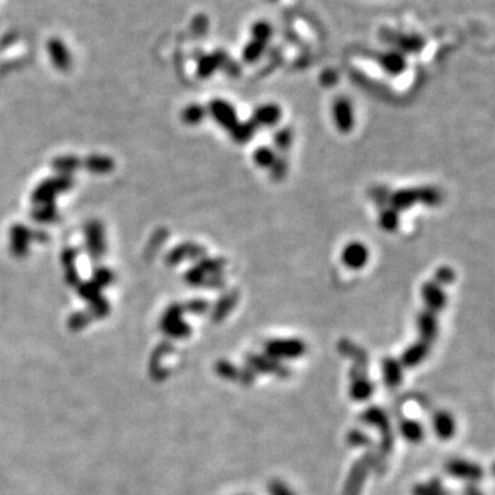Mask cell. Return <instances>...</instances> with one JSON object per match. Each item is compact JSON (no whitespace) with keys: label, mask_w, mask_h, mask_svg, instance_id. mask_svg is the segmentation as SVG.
<instances>
[{"label":"cell","mask_w":495,"mask_h":495,"mask_svg":"<svg viewBox=\"0 0 495 495\" xmlns=\"http://www.w3.org/2000/svg\"><path fill=\"white\" fill-rule=\"evenodd\" d=\"M256 124L252 121V120H248V121H242V122H236L231 129H230V133H231V138L236 142V143H241V144H245L248 143L256 133Z\"/></svg>","instance_id":"obj_20"},{"label":"cell","mask_w":495,"mask_h":495,"mask_svg":"<svg viewBox=\"0 0 495 495\" xmlns=\"http://www.w3.org/2000/svg\"><path fill=\"white\" fill-rule=\"evenodd\" d=\"M412 495H450L439 480H432L429 483L417 484L412 490Z\"/></svg>","instance_id":"obj_25"},{"label":"cell","mask_w":495,"mask_h":495,"mask_svg":"<svg viewBox=\"0 0 495 495\" xmlns=\"http://www.w3.org/2000/svg\"><path fill=\"white\" fill-rule=\"evenodd\" d=\"M210 113L216 122L226 129H231L238 122L235 107L223 99H214L210 103Z\"/></svg>","instance_id":"obj_11"},{"label":"cell","mask_w":495,"mask_h":495,"mask_svg":"<svg viewBox=\"0 0 495 495\" xmlns=\"http://www.w3.org/2000/svg\"><path fill=\"white\" fill-rule=\"evenodd\" d=\"M362 421L367 425L375 426L378 428V432L381 433V443H380V451H378V456L385 458L393 447V432L390 428V422L388 419V417L385 415V412L377 407V406H371L368 408H366L362 414Z\"/></svg>","instance_id":"obj_2"},{"label":"cell","mask_w":495,"mask_h":495,"mask_svg":"<svg viewBox=\"0 0 495 495\" xmlns=\"http://www.w3.org/2000/svg\"><path fill=\"white\" fill-rule=\"evenodd\" d=\"M382 378L389 388H396L400 385L403 378V370L399 360L395 358H385L382 360Z\"/></svg>","instance_id":"obj_17"},{"label":"cell","mask_w":495,"mask_h":495,"mask_svg":"<svg viewBox=\"0 0 495 495\" xmlns=\"http://www.w3.org/2000/svg\"><path fill=\"white\" fill-rule=\"evenodd\" d=\"M224 54H213L210 56H206L202 59V66H201V73L202 74H210L217 66H220L224 60Z\"/></svg>","instance_id":"obj_30"},{"label":"cell","mask_w":495,"mask_h":495,"mask_svg":"<svg viewBox=\"0 0 495 495\" xmlns=\"http://www.w3.org/2000/svg\"><path fill=\"white\" fill-rule=\"evenodd\" d=\"M333 120L340 132L348 133L352 131L355 125V113H353V106L346 96H337L334 99Z\"/></svg>","instance_id":"obj_6"},{"label":"cell","mask_w":495,"mask_h":495,"mask_svg":"<svg viewBox=\"0 0 495 495\" xmlns=\"http://www.w3.org/2000/svg\"><path fill=\"white\" fill-rule=\"evenodd\" d=\"M336 80H337V74H336L333 70H327V72H324V73L322 74V78H320L322 84H324V85L334 84V82H336Z\"/></svg>","instance_id":"obj_36"},{"label":"cell","mask_w":495,"mask_h":495,"mask_svg":"<svg viewBox=\"0 0 495 495\" xmlns=\"http://www.w3.org/2000/svg\"><path fill=\"white\" fill-rule=\"evenodd\" d=\"M346 443L352 447H364L368 446L371 443V439L359 429H352L348 434H346Z\"/></svg>","instance_id":"obj_29"},{"label":"cell","mask_w":495,"mask_h":495,"mask_svg":"<svg viewBox=\"0 0 495 495\" xmlns=\"http://www.w3.org/2000/svg\"><path fill=\"white\" fill-rule=\"evenodd\" d=\"M433 429L437 437L443 440H448L455 433V422L451 414L447 411H439L433 417Z\"/></svg>","instance_id":"obj_18"},{"label":"cell","mask_w":495,"mask_h":495,"mask_svg":"<svg viewBox=\"0 0 495 495\" xmlns=\"http://www.w3.org/2000/svg\"><path fill=\"white\" fill-rule=\"evenodd\" d=\"M417 327L419 333V340L430 345L437 336L436 314L429 309H424L417 318Z\"/></svg>","instance_id":"obj_14"},{"label":"cell","mask_w":495,"mask_h":495,"mask_svg":"<svg viewBox=\"0 0 495 495\" xmlns=\"http://www.w3.org/2000/svg\"><path fill=\"white\" fill-rule=\"evenodd\" d=\"M204 116V109L199 107V106H194L191 109H188L187 111V117L191 120V121H199Z\"/></svg>","instance_id":"obj_35"},{"label":"cell","mask_w":495,"mask_h":495,"mask_svg":"<svg viewBox=\"0 0 495 495\" xmlns=\"http://www.w3.org/2000/svg\"><path fill=\"white\" fill-rule=\"evenodd\" d=\"M368 257H370L368 248L359 241H353V242H349L348 245H345V248L342 249V253H341L342 264L346 268L353 270V271L362 270L367 264Z\"/></svg>","instance_id":"obj_8"},{"label":"cell","mask_w":495,"mask_h":495,"mask_svg":"<svg viewBox=\"0 0 495 495\" xmlns=\"http://www.w3.org/2000/svg\"><path fill=\"white\" fill-rule=\"evenodd\" d=\"M274 146L279 153H285L290 148L293 142V132L289 126L280 128L274 133Z\"/></svg>","instance_id":"obj_26"},{"label":"cell","mask_w":495,"mask_h":495,"mask_svg":"<svg viewBox=\"0 0 495 495\" xmlns=\"http://www.w3.org/2000/svg\"><path fill=\"white\" fill-rule=\"evenodd\" d=\"M282 117V109L276 103H264L254 109L252 121L256 126H274Z\"/></svg>","instance_id":"obj_13"},{"label":"cell","mask_w":495,"mask_h":495,"mask_svg":"<svg viewBox=\"0 0 495 495\" xmlns=\"http://www.w3.org/2000/svg\"><path fill=\"white\" fill-rule=\"evenodd\" d=\"M270 170H271V175H272V177L275 180L283 179V176L287 172V161L283 157V154H278V157H276L274 165L270 168Z\"/></svg>","instance_id":"obj_31"},{"label":"cell","mask_w":495,"mask_h":495,"mask_svg":"<svg viewBox=\"0 0 495 495\" xmlns=\"http://www.w3.org/2000/svg\"><path fill=\"white\" fill-rule=\"evenodd\" d=\"M430 345L424 341H417L412 345H410L400 358V364L404 367H414L418 366L428 355Z\"/></svg>","instance_id":"obj_16"},{"label":"cell","mask_w":495,"mask_h":495,"mask_svg":"<svg viewBox=\"0 0 495 495\" xmlns=\"http://www.w3.org/2000/svg\"><path fill=\"white\" fill-rule=\"evenodd\" d=\"M235 301H236V297H235V296H227V297L224 298V302H223V301L219 302V304H217L216 314H214V319L219 320V319L224 318V316L230 312V309L234 307Z\"/></svg>","instance_id":"obj_32"},{"label":"cell","mask_w":495,"mask_h":495,"mask_svg":"<svg viewBox=\"0 0 495 495\" xmlns=\"http://www.w3.org/2000/svg\"><path fill=\"white\" fill-rule=\"evenodd\" d=\"M267 1H276V0H267Z\"/></svg>","instance_id":"obj_38"},{"label":"cell","mask_w":495,"mask_h":495,"mask_svg":"<svg viewBox=\"0 0 495 495\" xmlns=\"http://www.w3.org/2000/svg\"><path fill=\"white\" fill-rule=\"evenodd\" d=\"M248 367L254 373H265V374H274L280 378H286L290 375V370L280 364L278 360L267 356V355H248L246 356Z\"/></svg>","instance_id":"obj_7"},{"label":"cell","mask_w":495,"mask_h":495,"mask_svg":"<svg viewBox=\"0 0 495 495\" xmlns=\"http://www.w3.org/2000/svg\"><path fill=\"white\" fill-rule=\"evenodd\" d=\"M338 351H340V353H342L344 356L352 359L355 364L367 366V363H368V356H367L366 351H364L363 348H360L359 345L353 344L352 341L340 340V342H338Z\"/></svg>","instance_id":"obj_19"},{"label":"cell","mask_w":495,"mask_h":495,"mask_svg":"<svg viewBox=\"0 0 495 495\" xmlns=\"http://www.w3.org/2000/svg\"><path fill=\"white\" fill-rule=\"evenodd\" d=\"M378 221H380V226L382 230L388 231V232H392L395 231L399 224H400V216H399V212L396 209H393L390 205H385V206H381V210H380V216H378Z\"/></svg>","instance_id":"obj_21"},{"label":"cell","mask_w":495,"mask_h":495,"mask_svg":"<svg viewBox=\"0 0 495 495\" xmlns=\"http://www.w3.org/2000/svg\"><path fill=\"white\" fill-rule=\"evenodd\" d=\"M454 280H455V272H454V270H452L451 267H448V265H441V267H439V268L436 270L433 282H436V283L440 285L441 287L452 283Z\"/></svg>","instance_id":"obj_28"},{"label":"cell","mask_w":495,"mask_h":495,"mask_svg":"<svg viewBox=\"0 0 495 495\" xmlns=\"http://www.w3.org/2000/svg\"><path fill=\"white\" fill-rule=\"evenodd\" d=\"M265 48H267V43L250 37V40L248 41V44L242 50V58L248 63L257 62L261 58V55L264 54Z\"/></svg>","instance_id":"obj_23"},{"label":"cell","mask_w":495,"mask_h":495,"mask_svg":"<svg viewBox=\"0 0 495 495\" xmlns=\"http://www.w3.org/2000/svg\"><path fill=\"white\" fill-rule=\"evenodd\" d=\"M422 300L425 302V309L432 311L433 314H439L447 304V294L444 289L436 282H425L421 289Z\"/></svg>","instance_id":"obj_10"},{"label":"cell","mask_w":495,"mask_h":495,"mask_svg":"<svg viewBox=\"0 0 495 495\" xmlns=\"http://www.w3.org/2000/svg\"><path fill=\"white\" fill-rule=\"evenodd\" d=\"M386 38L395 44L397 47V51H400L402 54L403 52H407V54H411V52H418L424 48L425 45V41L421 36L418 34H407V33H389L386 36Z\"/></svg>","instance_id":"obj_15"},{"label":"cell","mask_w":495,"mask_h":495,"mask_svg":"<svg viewBox=\"0 0 495 495\" xmlns=\"http://www.w3.org/2000/svg\"><path fill=\"white\" fill-rule=\"evenodd\" d=\"M265 355L275 359H297L307 351V345L300 338H274L264 345Z\"/></svg>","instance_id":"obj_3"},{"label":"cell","mask_w":495,"mask_h":495,"mask_svg":"<svg viewBox=\"0 0 495 495\" xmlns=\"http://www.w3.org/2000/svg\"><path fill=\"white\" fill-rule=\"evenodd\" d=\"M389 194H390V191H388V190H386L385 187H382V186H378V187H373V188H371V197H373V199L380 205V208L388 205Z\"/></svg>","instance_id":"obj_33"},{"label":"cell","mask_w":495,"mask_h":495,"mask_svg":"<svg viewBox=\"0 0 495 495\" xmlns=\"http://www.w3.org/2000/svg\"><path fill=\"white\" fill-rule=\"evenodd\" d=\"M216 371L220 377H223L226 380H232V381H238L239 373H241V370L235 364H232L227 360H219L216 363Z\"/></svg>","instance_id":"obj_27"},{"label":"cell","mask_w":495,"mask_h":495,"mask_svg":"<svg viewBox=\"0 0 495 495\" xmlns=\"http://www.w3.org/2000/svg\"><path fill=\"white\" fill-rule=\"evenodd\" d=\"M270 495H293V492L283 481L272 480L270 483Z\"/></svg>","instance_id":"obj_34"},{"label":"cell","mask_w":495,"mask_h":495,"mask_svg":"<svg viewBox=\"0 0 495 495\" xmlns=\"http://www.w3.org/2000/svg\"><path fill=\"white\" fill-rule=\"evenodd\" d=\"M370 468H373V454H366L363 458L356 461L346 478L342 495H360Z\"/></svg>","instance_id":"obj_4"},{"label":"cell","mask_w":495,"mask_h":495,"mask_svg":"<svg viewBox=\"0 0 495 495\" xmlns=\"http://www.w3.org/2000/svg\"><path fill=\"white\" fill-rule=\"evenodd\" d=\"M444 468L450 476L461 480H468L469 483L478 481L483 477L481 466L466 459H451L446 463Z\"/></svg>","instance_id":"obj_9"},{"label":"cell","mask_w":495,"mask_h":495,"mask_svg":"<svg viewBox=\"0 0 495 495\" xmlns=\"http://www.w3.org/2000/svg\"><path fill=\"white\" fill-rule=\"evenodd\" d=\"M400 433L410 443H419L424 437V428L418 421L404 418L400 422Z\"/></svg>","instance_id":"obj_22"},{"label":"cell","mask_w":495,"mask_h":495,"mask_svg":"<svg viewBox=\"0 0 495 495\" xmlns=\"http://www.w3.org/2000/svg\"><path fill=\"white\" fill-rule=\"evenodd\" d=\"M441 202V192L433 186H424L417 188H399L390 191L388 205L396 209L399 213L411 208L415 204H424L429 206L439 205Z\"/></svg>","instance_id":"obj_1"},{"label":"cell","mask_w":495,"mask_h":495,"mask_svg":"<svg viewBox=\"0 0 495 495\" xmlns=\"http://www.w3.org/2000/svg\"><path fill=\"white\" fill-rule=\"evenodd\" d=\"M276 157H278V153L270 146H260L253 153V161L256 162V165L260 168H267V169H270L274 165Z\"/></svg>","instance_id":"obj_24"},{"label":"cell","mask_w":495,"mask_h":495,"mask_svg":"<svg viewBox=\"0 0 495 495\" xmlns=\"http://www.w3.org/2000/svg\"><path fill=\"white\" fill-rule=\"evenodd\" d=\"M463 495H484V494L473 483H469L463 490Z\"/></svg>","instance_id":"obj_37"},{"label":"cell","mask_w":495,"mask_h":495,"mask_svg":"<svg viewBox=\"0 0 495 495\" xmlns=\"http://www.w3.org/2000/svg\"><path fill=\"white\" fill-rule=\"evenodd\" d=\"M375 60L388 74H392V76H397V74L403 73L407 66L404 54H402L397 50L378 52L375 55Z\"/></svg>","instance_id":"obj_12"},{"label":"cell","mask_w":495,"mask_h":495,"mask_svg":"<svg viewBox=\"0 0 495 495\" xmlns=\"http://www.w3.org/2000/svg\"><path fill=\"white\" fill-rule=\"evenodd\" d=\"M374 392V385L367 377V366L355 364L351 370L349 395L356 402L367 400Z\"/></svg>","instance_id":"obj_5"}]
</instances>
